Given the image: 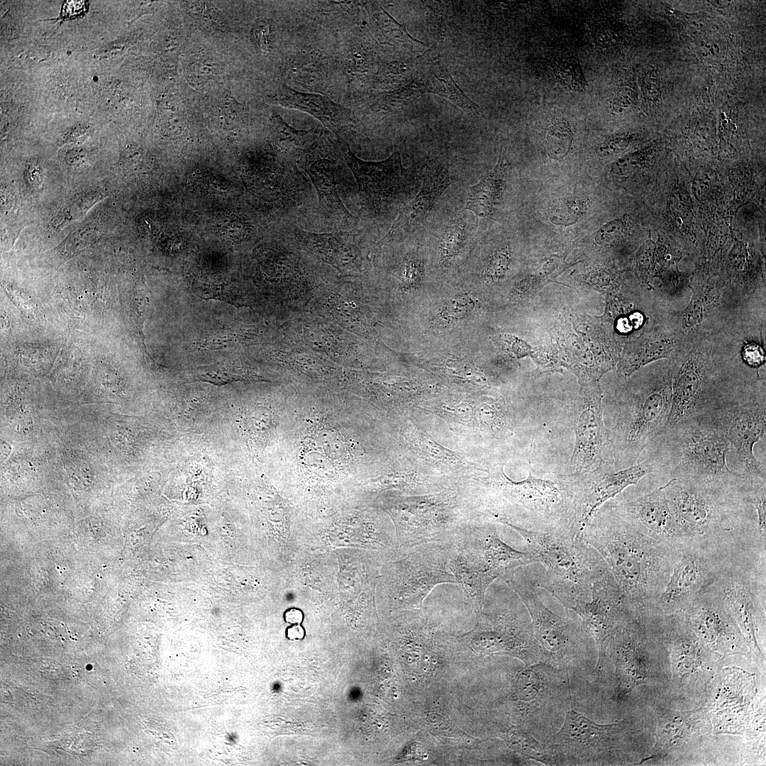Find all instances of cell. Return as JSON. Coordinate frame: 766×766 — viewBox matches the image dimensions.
Listing matches in <instances>:
<instances>
[{"label": "cell", "mask_w": 766, "mask_h": 766, "mask_svg": "<svg viewBox=\"0 0 766 766\" xmlns=\"http://www.w3.org/2000/svg\"><path fill=\"white\" fill-rule=\"evenodd\" d=\"M750 478L737 482L670 479L665 491L679 543L727 557L765 552L748 496Z\"/></svg>", "instance_id": "6da1fadb"}, {"label": "cell", "mask_w": 766, "mask_h": 766, "mask_svg": "<svg viewBox=\"0 0 766 766\" xmlns=\"http://www.w3.org/2000/svg\"><path fill=\"white\" fill-rule=\"evenodd\" d=\"M582 535L603 558L636 614L647 610L662 591L682 548L646 534L608 503L593 515Z\"/></svg>", "instance_id": "7a4b0ae2"}, {"label": "cell", "mask_w": 766, "mask_h": 766, "mask_svg": "<svg viewBox=\"0 0 766 766\" xmlns=\"http://www.w3.org/2000/svg\"><path fill=\"white\" fill-rule=\"evenodd\" d=\"M731 448L717 424L701 414L663 429L643 452L654 462L656 473L670 479L737 482L748 475L728 466Z\"/></svg>", "instance_id": "3957f363"}, {"label": "cell", "mask_w": 766, "mask_h": 766, "mask_svg": "<svg viewBox=\"0 0 766 766\" xmlns=\"http://www.w3.org/2000/svg\"><path fill=\"white\" fill-rule=\"evenodd\" d=\"M510 528L523 538L535 563L541 566L533 574L538 587L550 592L565 609L588 601L594 582L609 570L582 535Z\"/></svg>", "instance_id": "277c9868"}, {"label": "cell", "mask_w": 766, "mask_h": 766, "mask_svg": "<svg viewBox=\"0 0 766 766\" xmlns=\"http://www.w3.org/2000/svg\"><path fill=\"white\" fill-rule=\"evenodd\" d=\"M626 397L603 413L618 468L638 463L641 453L663 430L671 408V371L660 369L648 373L635 392Z\"/></svg>", "instance_id": "5b68a950"}, {"label": "cell", "mask_w": 766, "mask_h": 766, "mask_svg": "<svg viewBox=\"0 0 766 766\" xmlns=\"http://www.w3.org/2000/svg\"><path fill=\"white\" fill-rule=\"evenodd\" d=\"M454 543H428L401 550L380 567L376 599L389 609L421 607L439 584H457L448 569Z\"/></svg>", "instance_id": "8992f818"}, {"label": "cell", "mask_w": 766, "mask_h": 766, "mask_svg": "<svg viewBox=\"0 0 766 766\" xmlns=\"http://www.w3.org/2000/svg\"><path fill=\"white\" fill-rule=\"evenodd\" d=\"M606 654L614 666V695L617 700L626 699L641 687L662 693L670 684L667 651L645 616L637 615L621 626Z\"/></svg>", "instance_id": "52a82bcc"}, {"label": "cell", "mask_w": 766, "mask_h": 766, "mask_svg": "<svg viewBox=\"0 0 766 766\" xmlns=\"http://www.w3.org/2000/svg\"><path fill=\"white\" fill-rule=\"evenodd\" d=\"M399 549L428 543H454L470 526L481 523L457 492L394 499L387 504Z\"/></svg>", "instance_id": "ba28073f"}, {"label": "cell", "mask_w": 766, "mask_h": 766, "mask_svg": "<svg viewBox=\"0 0 766 766\" xmlns=\"http://www.w3.org/2000/svg\"><path fill=\"white\" fill-rule=\"evenodd\" d=\"M640 729L631 720L599 724L568 709L562 726L545 745L555 765H609Z\"/></svg>", "instance_id": "9c48e42d"}, {"label": "cell", "mask_w": 766, "mask_h": 766, "mask_svg": "<svg viewBox=\"0 0 766 766\" xmlns=\"http://www.w3.org/2000/svg\"><path fill=\"white\" fill-rule=\"evenodd\" d=\"M505 582L518 595L529 614L543 661L567 669L592 638L579 618L570 609H566L567 617H562L543 603L529 565L518 567Z\"/></svg>", "instance_id": "30bf717a"}, {"label": "cell", "mask_w": 766, "mask_h": 766, "mask_svg": "<svg viewBox=\"0 0 766 766\" xmlns=\"http://www.w3.org/2000/svg\"><path fill=\"white\" fill-rule=\"evenodd\" d=\"M648 616L670 655L672 688L683 694L705 693L721 659L704 645L681 611Z\"/></svg>", "instance_id": "8fae6325"}, {"label": "cell", "mask_w": 766, "mask_h": 766, "mask_svg": "<svg viewBox=\"0 0 766 766\" xmlns=\"http://www.w3.org/2000/svg\"><path fill=\"white\" fill-rule=\"evenodd\" d=\"M299 548L332 551L340 548L365 550L378 556L384 563L399 550L394 525L377 514H367L344 521L299 525Z\"/></svg>", "instance_id": "7c38bea8"}, {"label": "cell", "mask_w": 766, "mask_h": 766, "mask_svg": "<svg viewBox=\"0 0 766 766\" xmlns=\"http://www.w3.org/2000/svg\"><path fill=\"white\" fill-rule=\"evenodd\" d=\"M511 699L533 733L545 723L560 722L571 702L567 669L545 661L526 665L514 678Z\"/></svg>", "instance_id": "4fadbf2b"}, {"label": "cell", "mask_w": 766, "mask_h": 766, "mask_svg": "<svg viewBox=\"0 0 766 766\" xmlns=\"http://www.w3.org/2000/svg\"><path fill=\"white\" fill-rule=\"evenodd\" d=\"M708 415L723 431L733 446L740 465L739 472L751 477L766 478L765 465L755 457L753 448L765 435L766 406L762 387L750 393L736 394Z\"/></svg>", "instance_id": "5bb4252c"}, {"label": "cell", "mask_w": 766, "mask_h": 766, "mask_svg": "<svg viewBox=\"0 0 766 766\" xmlns=\"http://www.w3.org/2000/svg\"><path fill=\"white\" fill-rule=\"evenodd\" d=\"M732 558L693 545L682 546L664 589L643 613L668 615L682 611L717 580Z\"/></svg>", "instance_id": "9a60e30c"}, {"label": "cell", "mask_w": 766, "mask_h": 766, "mask_svg": "<svg viewBox=\"0 0 766 766\" xmlns=\"http://www.w3.org/2000/svg\"><path fill=\"white\" fill-rule=\"evenodd\" d=\"M681 612L704 645L721 660L731 654H750L728 604L714 583Z\"/></svg>", "instance_id": "2e32d148"}, {"label": "cell", "mask_w": 766, "mask_h": 766, "mask_svg": "<svg viewBox=\"0 0 766 766\" xmlns=\"http://www.w3.org/2000/svg\"><path fill=\"white\" fill-rule=\"evenodd\" d=\"M567 609L579 618L596 645V671L602 669L607 646L614 634L637 616L609 570L594 582L588 601Z\"/></svg>", "instance_id": "e0dca14e"}, {"label": "cell", "mask_w": 766, "mask_h": 766, "mask_svg": "<svg viewBox=\"0 0 766 766\" xmlns=\"http://www.w3.org/2000/svg\"><path fill=\"white\" fill-rule=\"evenodd\" d=\"M713 374L709 362L699 352L689 353L671 372V408L663 429L712 411L728 399L714 387Z\"/></svg>", "instance_id": "ac0fdd59"}, {"label": "cell", "mask_w": 766, "mask_h": 766, "mask_svg": "<svg viewBox=\"0 0 766 766\" xmlns=\"http://www.w3.org/2000/svg\"><path fill=\"white\" fill-rule=\"evenodd\" d=\"M651 473H656L655 463L648 457L628 467L603 462L588 472L572 473L584 528L601 506Z\"/></svg>", "instance_id": "d6986e66"}, {"label": "cell", "mask_w": 766, "mask_h": 766, "mask_svg": "<svg viewBox=\"0 0 766 766\" xmlns=\"http://www.w3.org/2000/svg\"><path fill=\"white\" fill-rule=\"evenodd\" d=\"M454 545L495 579L506 581L518 567L535 563L528 551L503 542L491 522L468 526Z\"/></svg>", "instance_id": "ffe728a7"}, {"label": "cell", "mask_w": 766, "mask_h": 766, "mask_svg": "<svg viewBox=\"0 0 766 766\" xmlns=\"http://www.w3.org/2000/svg\"><path fill=\"white\" fill-rule=\"evenodd\" d=\"M584 404L576 426L575 445L571 457L572 473L588 472L603 462H614L606 428L600 392L597 387L584 391Z\"/></svg>", "instance_id": "44dd1931"}, {"label": "cell", "mask_w": 766, "mask_h": 766, "mask_svg": "<svg viewBox=\"0 0 766 766\" xmlns=\"http://www.w3.org/2000/svg\"><path fill=\"white\" fill-rule=\"evenodd\" d=\"M344 158L355 177L362 201L373 209L391 202L400 193L406 170L399 151L384 160L369 162L357 157L347 147Z\"/></svg>", "instance_id": "7402d4cb"}, {"label": "cell", "mask_w": 766, "mask_h": 766, "mask_svg": "<svg viewBox=\"0 0 766 766\" xmlns=\"http://www.w3.org/2000/svg\"><path fill=\"white\" fill-rule=\"evenodd\" d=\"M607 503L646 534L665 543L682 545L665 484L647 494Z\"/></svg>", "instance_id": "603a6c76"}, {"label": "cell", "mask_w": 766, "mask_h": 766, "mask_svg": "<svg viewBox=\"0 0 766 766\" xmlns=\"http://www.w3.org/2000/svg\"><path fill=\"white\" fill-rule=\"evenodd\" d=\"M655 743L648 760L662 758L694 743L704 731L708 717L705 707L689 711H675L659 704L654 707Z\"/></svg>", "instance_id": "cb8c5ba5"}, {"label": "cell", "mask_w": 766, "mask_h": 766, "mask_svg": "<svg viewBox=\"0 0 766 766\" xmlns=\"http://www.w3.org/2000/svg\"><path fill=\"white\" fill-rule=\"evenodd\" d=\"M450 184L446 167L436 161L428 164L419 192L399 212L387 238L404 236L414 232L425 221L435 202Z\"/></svg>", "instance_id": "d4e9b609"}, {"label": "cell", "mask_w": 766, "mask_h": 766, "mask_svg": "<svg viewBox=\"0 0 766 766\" xmlns=\"http://www.w3.org/2000/svg\"><path fill=\"white\" fill-rule=\"evenodd\" d=\"M269 101L287 109L306 112L337 135H345L353 127L352 111L323 95L303 93L282 84L269 96Z\"/></svg>", "instance_id": "484cf974"}, {"label": "cell", "mask_w": 766, "mask_h": 766, "mask_svg": "<svg viewBox=\"0 0 766 766\" xmlns=\"http://www.w3.org/2000/svg\"><path fill=\"white\" fill-rule=\"evenodd\" d=\"M413 80L421 93L443 96L463 111L477 113L479 108L458 87L440 57L433 51L422 55L416 65Z\"/></svg>", "instance_id": "4316f807"}, {"label": "cell", "mask_w": 766, "mask_h": 766, "mask_svg": "<svg viewBox=\"0 0 766 766\" xmlns=\"http://www.w3.org/2000/svg\"><path fill=\"white\" fill-rule=\"evenodd\" d=\"M301 165L310 177L318 197V211L334 223H345L352 215L344 206L338 194L334 161L320 157H302Z\"/></svg>", "instance_id": "83f0119b"}, {"label": "cell", "mask_w": 766, "mask_h": 766, "mask_svg": "<svg viewBox=\"0 0 766 766\" xmlns=\"http://www.w3.org/2000/svg\"><path fill=\"white\" fill-rule=\"evenodd\" d=\"M448 569L472 606L480 613L489 586L495 579L453 545Z\"/></svg>", "instance_id": "f1b7e54d"}, {"label": "cell", "mask_w": 766, "mask_h": 766, "mask_svg": "<svg viewBox=\"0 0 766 766\" xmlns=\"http://www.w3.org/2000/svg\"><path fill=\"white\" fill-rule=\"evenodd\" d=\"M506 167L504 157L500 156L494 167L477 184L469 187L465 210L479 217L493 213L502 190Z\"/></svg>", "instance_id": "f546056e"}, {"label": "cell", "mask_w": 766, "mask_h": 766, "mask_svg": "<svg viewBox=\"0 0 766 766\" xmlns=\"http://www.w3.org/2000/svg\"><path fill=\"white\" fill-rule=\"evenodd\" d=\"M676 346L672 335L655 333L645 337L632 353L626 357L620 365V372L626 376L645 365L660 359L669 357Z\"/></svg>", "instance_id": "4dcf8cb0"}, {"label": "cell", "mask_w": 766, "mask_h": 766, "mask_svg": "<svg viewBox=\"0 0 766 766\" xmlns=\"http://www.w3.org/2000/svg\"><path fill=\"white\" fill-rule=\"evenodd\" d=\"M275 140L278 147L293 157L301 156L311 149L317 134L314 130L302 131L287 124L279 115L272 117Z\"/></svg>", "instance_id": "1f68e13d"}, {"label": "cell", "mask_w": 766, "mask_h": 766, "mask_svg": "<svg viewBox=\"0 0 766 766\" xmlns=\"http://www.w3.org/2000/svg\"><path fill=\"white\" fill-rule=\"evenodd\" d=\"M572 140L573 133L569 122L562 116L553 118L545 135V148L550 157L564 158L571 149Z\"/></svg>", "instance_id": "d6a6232c"}, {"label": "cell", "mask_w": 766, "mask_h": 766, "mask_svg": "<svg viewBox=\"0 0 766 766\" xmlns=\"http://www.w3.org/2000/svg\"><path fill=\"white\" fill-rule=\"evenodd\" d=\"M374 23L377 25L380 32L387 38L401 43L411 50H417L426 47V45L413 38L406 28L394 21L383 9L377 6L372 9Z\"/></svg>", "instance_id": "836d02e7"}, {"label": "cell", "mask_w": 766, "mask_h": 766, "mask_svg": "<svg viewBox=\"0 0 766 766\" xmlns=\"http://www.w3.org/2000/svg\"><path fill=\"white\" fill-rule=\"evenodd\" d=\"M589 206L590 200L587 197L574 196L564 198L552 208L550 221L557 225L574 224L587 213Z\"/></svg>", "instance_id": "e575fe53"}, {"label": "cell", "mask_w": 766, "mask_h": 766, "mask_svg": "<svg viewBox=\"0 0 766 766\" xmlns=\"http://www.w3.org/2000/svg\"><path fill=\"white\" fill-rule=\"evenodd\" d=\"M718 293L708 289L696 288L691 302L684 313V326L692 328L700 324L718 299Z\"/></svg>", "instance_id": "d590c367"}, {"label": "cell", "mask_w": 766, "mask_h": 766, "mask_svg": "<svg viewBox=\"0 0 766 766\" xmlns=\"http://www.w3.org/2000/svg\"><path fill=\"white\" fill-rule=\"evenodd\" d=\"M465 223L459 215L447 227L443 234L440 246L439 261L444 267L450 264L460 252L465 238Z\"/></svg>", "instance_id": "8d00e7d4"}, {"label": "cell", "mask_w": 766, "mask_h": 766, "mask_svg": "<svg viewBox=\"0 0 766 766\" xmlns=\"http://www.w3.org/2000/svg\"><path fill=\"white\" fill-rule=\"evenodd\" d=\"M474 306V299L470 294L458 293L443 304L438 314V321L448 323L461 320L472 313Z\"/></svg>", "instance_id": "74e56055"}, {"label": "cell", "mask_w": 766, "mask_h": 766, "mask_svg": "<svg viewBox=\"0 0 766 766\" xmlns=\"http://www.w3.org/2000/svg\"><path fill=\"white\" fill-rule=\"evenodd\" d=\"M648 154L649 150L647 149L628 153L615 161L611 165V170L616 175L630 174L644 165Z\"/></svg>", "instance_id": "f35d334b"}, {"label": "cell", "mask_w": 766, "mask_h": 766, "mask_svg": "<svg viewBox=\"0 0 766 766\" xmlns=\"http://www.w3.org/2000/svg\"><path fill=\"white\" fill-rule=\"evenodd\" d=\"M716 173L711 169H700L695 174L692 185V193L699 201H705L711 194L716 182Z\"/></svg>", "instance_id": "ab89813d"}, {"label": "cell", "mask_w": 766, "mask_h": 766, "mask_svg": "<svg viewBox=\"0 0 766 766\" xmlns=\"http://www.w3.org/2000/svg\"><path fill=\"white\" fill-rule=\"evenodd\" d=\"M510 262L508 247L497 250L491 257L484 271L485 279L490 282L500 279L506 273Z\"/></svg>", "instance_id": "60d3db41"}, {"label": "cell", "mask_w": 766, "mask_h": 766, "mask_svg": "<svg viewBox=\"0 0 766 766\" xmlns=\"http://www.w3.org/2000/svg\"><path fill=\"white\" fill-rule=\"evenodd\" d=\"M557 75L574 89L584 87L585 79L581 68L574 59L569 58L562 61L557 69Z\"/></svg>", "instance_id": "b9f144b4"}, {"label": "cell", "mask_w": 766, "mask_h": 766, "mask_svg": "<svg viewBox=\"0 0 766 766\" xmlns=\"http://www.w3.org/2000/svg\"><path fill=\"white\" fill-rule=\"evenodd\" d=\"M479 418L481 424L492 431H505L508 429L509 422L506 416L501 413L495 407L484 404L479 411Z\"/></svg>", "instance_id": "7bdbcfd3"}, {"label": "cell", "mask_w": 766, "mask_h": 766, "mask_svg": "<svg viewBox=\"0 0 766 766\" xmlns=\"http://www.w3.org/2000/svg\"><path fill=\"white\" fill-rule=\"evenodd\" d=\"M629 143L630 138L627 136H614L601 143L595 151L600 157H610L626 150Z\"/></svg>", "instance_id": "ee69618b"}, {"label": "cell", "mask_w": 766, "mask_h": 766, "mask_svg": "<svg viewBox=\"0 0 766 766\" xmlns=\"http://www.w3.org/2000/svg\"><path fill=\"white\" fill-rule=\"evenodd\" d=\"M628 220V216H624L606 223L598 230L596 240L598 243H604L613 239L624 231Z\"/></svg>", "instance_id": "f6af8a7d"}, {"label": "cell", "mask_w": 766, "mask_h": 766, "mask_svg": "<svg viewBox=\"0 0 766 766\" xmlns=\"http://www.w3.org/2000/svg\"><path fill=\"white\" fill-rule=\"evenodd\" d=\"M422 263L416 257L409 258L404 263L402 277L403 280L408 287H415L422 279Z\"/></svg>", "instance_id": "bcb514c9"}, {"label": "cell", "mask_w": 766, "mask_h": 766, "mask_svg": "<svg viewBox=\"0 0 766 766\" xmlns=\"http://www.w3.org/2000/svg\"><path fill=\"white\" fill-rule=\"evenodd\" d=\"M318 446L323 453L333 458L341 457L344 452L343 444L340 439L329 432L328 435L321 433L318 438Z\"/></svg>", "instance_id": "7dc6e473"}, {"label": "cell", "mask_w": 766, "mask_h": 766, "mask_svg": "<svg viewBox=\"0 0 766 766\" xmlns=\"http://www.w3.org/2000/svg\"><path fill=\"white\" fill-rule=\"evenodd\" d=\"M672 208L683 220L689 221L692 216V201L687 192L678 191L672 196Z\"/></svg>", "instance_id": "c3c4849f"}, {"label": "cell", "mask_w": 766, "mask_h": 766, "mask_svg": "<svg viewBox=\"0 0 766 766\" xmlns=\"http://www.w3.org/2000/svg\"><path fill=\"white\" fill-rule=\"evenodd\" d=\"M745 362L752 367L758 368L763 365L765 356L762 348L754 343L745 345L742 352Z\"/></svg>", "instance_id": "681fc988"}, {"label": "cell", "mask_w": 766, "mask_h": 766, "mask_svg": "<svg viewBox=\"0 0 766 766\" xmlns=\"http://www.w3.org/2000/svg\"><path fill=\"white\" fill-rule=\"evenodd\" d=\"M96 231L94 228H82L73 233L66 240V245H70L71 248H79L78 246H84L91 243L96 238Z\"/></svg>", "instance_id": "f907efd6"}, {"label": "cell", "mask_w": 766, "mask_h": 766, "mask_svg": "<svg viewBox=\"0 0 766 766\" xmlns=\"http://www.w3.org/2000/svg\"><path fill=\"white\" fill-rule=\"evenodd\" d=\"M633 99V91L626 87L621 88L617 91L614 97V109L616 111L622 112L632 104Z\"/></svg>", "instance_id": "816d5d0a"}, {"label": "cell", "mask_w": 766, "mask_h": 766, "mask_svg": "<svg viewBox=\"0 0 766 766\" xmlns=\"http://www.w3.org/2000/svg\"><path fill=\"white\" fill-rule=\"evenodd\" d=\"M87 2L84 1H67L62 7L61 15L64 18L78 16L85 12Z\"/></svg>", "instance_id": "f5cc1de1"}, {"label": "cell", "mask_w": 766, "mask_h": 766, "mask_svg": "<svg viewBox=\"0 0 766 766\" xmlns=\"http://www.w3.org/2000/svg\"><path fill=\"white\" fill-rule=\"evenodd\" d=\"M283 618L285 622L292 625L301 624L304 619V614L301 609L292 607L284 611Z\"/></svg>", "instance_id": "db71d44e"}, {"label": "cell", "mask_w": 766, "mask_h": 766, "mask_svg": "<svg viewBox=\"0 0 766 766\" xmlns=\"http://www.w3.org/2000/svg\"><path fill=\"white\" fill-rule=\"evenodd\" d=\"M285 634L289 640H301L304 638L306 631L301 624H293L286 629Z\"/></svg>", "instance_id": "11a10c76"}, {"label": "cell", "mask_w": 766, "mask_h": 766, "mask_svg": "<svg viewBox=\"0 0 766 766\" xmlns=\"http://www.w3.org/2000/svg\"><path fill=\"white\" fill-rule=\"evenodd\" d=\"M453 409H450V411H452L453 415L462 421H466V419H470L472 417V407L467 404L458 405Z\"/></svg>", "instance_id": "9f6ffc18"}, {"label": "cell", "mask_w": 766, "mask_h": 766, "mask_svg": "<svg viewBox=\"0 0 766 766\" xmlns=\"http://www.w3.org/2000/svg\"><path fill=\"white\" fill-rule=\"evenodd\" d=\"M709 2L717 7L721 8H725L730 4V1H709Z\"/></svg>", "instance_id": "6f0895ef"}]
</instances>
